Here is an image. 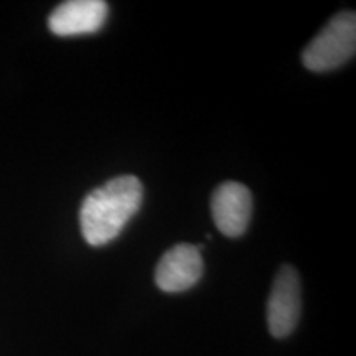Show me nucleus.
Returning <instances> with one entry per match:
<instances>
[{"instance_id":"f03ea898","label":"nucleus","mask_w":356,"mask_h":356,"mask_svg":"<svg viewBox=\"0 0 356 356\" xmlns=\"http://www.w3.org/2000/svg\"><path fill=\"white\" fill-rule=\"evenodd\" d=\"M356 51V15L341 12L307 44L302 53V63L315 73L337 70L343 66Z\"/></svg>"},{"instance_id":"20e7f679","label":"nucleus","mask_w":356,"mask_h":356,"mask_svg":"<svg viewBox=\"0 0 356 356\" xmlns=\"http://www.w3.org/2000/svg\"><path fill=\"white\" fill-rule=\"evenodd\" d=\"M203 257L195 244H177L168 249L155 269V284L168 293L188 291L202 279Z\"/></svg>"},{"instance_id":"423d86ee","label":"nucleus","mask_w":356,"mask_h":356,"mask_svg":"<svg viewBox=\"0 0 356 356\" xmlns=\"http://www.w3.org/2000/svg\"><path fill=\"white\" fill-rule=\"evenodd\" d=\"M108 15L109 7L102 0H68L51 12L48 29L58 37L96 33L106 24Z\"/></svg>"},{"instance_id":"f257e3e1","label":"nucleus","mask_w":356,"mask_h":356,"mask_svg":"<svg viewBox=\"0 0 356 356\" xmlns=\"http://www.w3.org/2000/svg\"><path fill=\"white\" fill-rule=\"evenodd\" d=\"M144 188L134 175H121L95 188L79 210L81 234L89 246H106L122 233L140 210Z\"/></svg>"},{"instance_id":"7ed1b4c3","label":"nucleus","mask_w":356,"mask_h":356,"mask_svg":"<svg viewBox=\"0 0 356 356\" xmlns=\"http://www.w3.org/2000/svg\"><path fill=\"white\" fill-rule=\"evenodd\" d=\"M300 277L292 266H282L275 275L267 300V327L270 335L286 338L296 330L300 318Z\"/></svg>"},{"instance_id":"39448f33","label":"nucleus","mask_w":356,"mask_h":356,"mask_svg":"<svg viewBox=\"0 0 356 356\" xmlns=\"http://www.w3.org/2000/svg\"><path fill=\"white\" fill-rule=\"evenodd\" d=\"M211 215L218 231L228 238L246 233L252 215V195L238 181H225L211 197Z\"/></svg>"}]
</instances>
